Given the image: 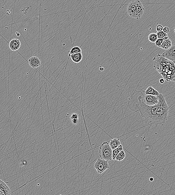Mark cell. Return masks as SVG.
<instances>
[{"instance_id": "9c48e42d", "label": "cell", "mask_w": 175, "mask_h": 195, "mask_svg": "<svg viewBox=\"0 0 175 195\" xmlns=\"http://www.w3.org/2000/svg\"><path fill=\"white\" fill-rule=\"evenodd\" d=\"M136 1V14L137 19H138L143 16L145 11V9L140 0H137Z\"/></svg>"}, {"instance_id": "f1b7e54d", "label": "cell", "mask_w": 175, "mask_h": 195, "mask_svg": "<svg viewBox=\"0 0 175 195\" xmlns=\"http://www.w3.org/2000/svg\"><path fill=\"white\" fill-rule=\"evenodd\" d=\"M150 181H151V182H152V181H153V180H154V179H153V177H150V178L149 179Z\"/></svg>"}, {"instance_id": "4fadbf2b", "label": "cell", "mask_w": 175, "mask_h": 195, "mask_svg": "<svg viewBox=\"0 0 175 195\" xmlns=\"http://www.w3.org/2000/svg\"><path fill=\"white\" fill-rule=\"evenodd\" d=\"M163 41L160 46V48L166 50L170 48L172 46V43L171 41L169 39L168 36L163 38Z\"/></svg>"}, {"instance_id": "7c38bea8", "label": "cell", "mask_w": 175, "mask_h": 195, "mask_svg": "<svg viewBox=\"0 0 175 195\" xmlns=\"http://www.w3.org/2000/svg\"><path fill=\"white\" fill-rule=\"evenodd\" d=\"M21 46L20 41L18 39H14L11 41L9 47L10 49L13 51L18 50Z\"/></svg>"}, {"instance_id": "8fae6325", "label": "cell", "mask_w": 175, "mask_h": 195, "mask_svg": "<svg viewBox=\"0 0 175 195\" xmlns=\"http://www.w3.org/2000/svg\"><path fill=\"white\" fill-rule=\"evenodd\" d=\"M11 192L10 188L4 181L0 180V195H10Z\"/></svg>"}, {"instance_id": "603a6c76", "label": "cell", "mask_w": 175, "mask_h": 195, "mask_svg": "<svg viewBox=\"0 0 175 195\" xmlns=\"http://www.w3.org/2000/svg\"><path fill=\"white\" fill-rule=\"evenodd\" d=\"M163 29V27L161 25H157L156 27V30L157 32L162 31Z\"/></svg>"}, {"instance_id": "7a4b0ae2", "label": "cell", "mask_w": 175, "mask_h": 195, "mask_svg": "<svg viewBox=\"0 0 175 195\" xmlns=\"http://www.w3.org/2000/svg\"><path fill=\"white\" fill-rule=\"evenodd\" d=\"M138 102L136 105V111H138L141 117L145 120L146 124L148 125H155L156 124V112L157 104L153 106H149L146 104L143 100V96L137 98Z\"/></svg>"}, {"instance_id": "484cf974", "label": "cell", "mask_w": 175, "mask_h": 195, "mask_svg": "<svg viewBox=\"0 0 175 195\" xmlns=\"http://www.w3.org/2000/svg\"><path fill=\"white\" fill-rule=\"evenodd\" d=\"M72 122L73 124H78V119H72Z\"/></svg>"}, {"instance_id": "e0dca14e", "label": "cell", "mask_w": 175, "mask_h": 195, "mask_svg": "<svg viewBox=\"0 0 175 195\" xmlns=\"http://www.w3.org/2000/svg\"><path fill=\"white\" fill-rule=\"evenodd\" d=\"M123 150V147L122 145V144H121L120 146H119L116 149L113 150L112 152V160H115V157H116L117 154L119 153V152L120 151H121V150Z\"/></svg>"}, {"instance_id": "f546056e", "label": "cell", "mask_w": 175, "mask_h": 195, "mask_svg": "<svg viewBox=\"0 0 175 195\" xmlns=\"http://www.w3.org/2000/svg\"><path fill=\"white\" fill-rule=\"evenodd\" d=\"M18 34H17V36H20V34H19V33H18Z\"/></svg>"}, {"instance_id": "d4e9b609", "label": "cell", "mask_w": 175, "mask_h": 195, "mask_svg": "<svg viewBox=\"0 0 175 195\" xmlns=\"http://www.w3.org/2000/svg\"><path fill=\"white\" fill-rule=\"evenodd\" d=\"M70 118L71 120L74 119H78V116L76 114L73 113L71 115Z\"/></svg>"}, {"instance_id": "44dd1931", "label": "cell", "mask_w": 175, "mask_h": 195, "mask_svg": "<svg viewBox=\"0 0 175 195\" xmlns=\"http://www.w3.org/2000/svg\"><path fill=\"white\" fill-rule=\"evenodd\" d=\"M156 34L157 35V38H163L165 37L168 36L167 33L164 32L163 31H160V32H157Z\"/></svg>"}, {"instance_id": "9a60e30c", "label": "cell", "mask_w": 175, "mask_h": 195, "mask_svg": "<svg viewBox=\"0 0 175 195\" xmlns=\"http://www.w3.org/2000/svg\"><path fill=\"white\" fill-rule=\"evenodd\" d=\"M71 60L74 62L75 63H79L83 59V55L82 53H76V54H71L70 55Z\"/></svg>"}, {"instance_id": "83f0119b", "label": "cell", "mask_w": 175, "mask_h": 195, "mask_svg": "<svg viewBox=\"0 0 175 195\" xmlns=\"http://www.w3.org/2000/svg\"><path fill=\"white\" fill-rule=\"evenodd\" d=\"M99 70L101 71H103L104 70V68L102 67V66H100L99 68Z\"/></svg>"}, {"instance_id": "ba28073f", "label": "cell", "mask_w": 175, "mask_h": 195, "mask_svg": "<svg viewBox=\"0 0 175 195\" xmlns=\"http://www.w3.org/2000/svg\"><path fill=\"white\" fill-rule=\"evenodd\" d=\"M136 1L130 2L127 8V12L130 17L137 19L136 14Z\"/></svg>"}, {"instance_id": "7402d4cb", "label": "cell", "mask_w": 175, "mask_h": 195, "mask_svg": "<svg viewBox=\"0 0 175 195\" xmlns=\"http://www.w3.org/2000/svg\"><path fill=\"white\" fill-rule=\"evenodd\" d=\"M163 40H164L163 38L157 39L155 43L156 47L160 48V46H161V45L163 42Z\"/></svg>"}, {"instance_id": "5bb4252c", "label": "cell", "mask_w": 175, "mask_h": 195, "mask_svg": "<svg viewBox=\"0 0 175 195\" xmlns=\"http://www.w3.org/2000/svg\"><path fill=\"white\" fill-rule=\"evenodd\" d=\"M109 144L112 149L113 150L118 147L121 144L119 138H114L109 141Z\"/></svg>"}, {"instance_id": "5b68a950", "label": "cell", "mask_w": 175, "mask_h": 195, "mask_svg": "<svg viewBox=\"0 0 175 195\" xmlns=\"http://www.w3.org/2000/svg\"><path fill=\"white\" fill-rule=\"evenodd\" d=\"M94 167L98 174H102L109 168L108 161L98 158L94 164Z\"/></svg>"}, {"instance_id": "d6986e66", "label": "cell", "mask_w": 175, "mask_h": 195, "mask_svg": "<svg viewBox=\"0 0 175 195\" xmlns=\"http://www.w3.org/2000/svg\"><path fill=\"white\" fill-rule=\"evenodd\" d=\"M81 53V49L80 47L78 46H75L73 47L70 51L69 55L71 54H76V53Z\"/></svg>"}, {"instance_id": "4316f807", "label": "cell", "mask_w": 175, "mask_h": 195, "mask_svg": "<svg viewBox=\"0 0 175 195\" xmlns=\"http://www.w3.org/2000/svg\"><path fill=\"white\" fill-rule=\"evenodd\" d=\"M159 83L160 84H163L165 82V80L163 78L160 79L159 80Z\"/></svg>"}, {"instance_id": "ac0fdd59", "label": "cell", "mask_w": 175, "mask_h": 195, "mask_svg": "<svg viewBox=\"0 0 175 195\" xmlns=\"http://www.w3.org/2000/svg\"><path fill=\"white\" fill-rule=\"evenodd\" d=\"M126 154L124 150H121L119 152L115 157V160L121 161L124 160L125 158Z\"/></svg>"}, {"instance_id": "30bf717a", "label": "cell", "mask_w": 175, "mask_h": 195, "mask_svg": "<svg viewBox=\"0 0 175 195\" xmlns=\"http://www.w3.org/2000/svg\"><path fill=\"white\" fill-rule=\"evenodd\" d=\"M28 61L30 66L34 69L38 68L41 64L40 60L36 56H32L30 57Z\"/></svg>"}, {"instance_id": "6da1fadb", "label": "cell", "mask_w": 175, "mask_h": 195, "mask_svg": "<svg viewBox=\"0 0 175 195\" xmlns=\"http://www.w3.org/2000/svg\"><path fill=\"white\" fill-rule=\"evenodd\" d=\"M153 67L167 82H175V62L165 58L160 54L153 59Z\"/></svg>"}, {"instance_id": "ffe728a7", "label": "cell", "mask_w": 175, "mask_h": 195, "mask_svg": "<svg viewBox=\"0 0 175 195\" xmlns=\"http://www.w3.org/2000/svg\"><path fill=\"white\" fill-rule=\"evenodd\" d=\"M157 39V35L155 33H151L148 36V40L152 43H155Z\"/></svg>"}, {"instance_id": "2e32d148", "label": "cell", "mask_w": 175, "mask_h": 195, "mask_svg": "<svg viewBox=\"0 0 175 195\" xmlns=\"http://www.w3.org/2000/svg\"><path fill=\"white\" fill-rule=\"evenodd\" d=\"M144 93L146 95H150L156 96H157L159 94V92L151 86H149L144 92Z\"/></svg>"}, {"instance_id": "3957f363", "label": "cell", "mask_w": 175, "mask_h": 195, "mask_svg": "<svg viewBox=\"0 0 175 195\" xmlns=\"http://www.w3.org/2000/svg\"><path fill=\"white\" fill-rule=\"evenodd\" d=\"M157 97L158 102L156 112V126L163 125L166 123L168 117L169 111V107L166 103L165 96L159 94Z\"/></svg>"}, {"instance_id": "cb8c5ba5", "label": "cell", "mask_w": 175, "mask_h": 195, "mask_svg": "<svg viewBox=\"0 0 175 195\" xmlns=\"http://www.w3.org/2000/svg\"><path fill=\"white\" fill-rule=\"evenodd\" d=\"M162 31H163L164 32L167 33H168L169 32L170 30H169V28L168 27H163V29Z\"/></svg>"}, {"instance_id": "8992f818", "label": "cell", "mask_w": 175, "mask_h": 195, "mask_svg": "<svg viewBox=\"0 0 175 195\" xmlns=\"http://www.w3.org/2000/svg\"><path fill=\"white\" fill-rule=\"evenodd\" d=\"M143 98L144 103L149 106H153L156 105L158 103V99L157 96L150 95H144L143 94Z\"/></svg>"}, {"instance_id": "52a82bcc", "label": "cell", "mask_w": 175, "mask_h": 195, "mask_svg": "<svg viewBox=\"0 0 175 195\" xmlns=\"http://www.w3.org/2000/svg\"><path fill=\"white\" fill-rule=\"evenodd\" d=\"M163 57L168 60L172 62L175 61V46H172L170 48L166 50L162 54Z\"/></svg>"}, {"instance_id": "277c9868", "label": "cell", "mask_w": 175, "mask_h": 195, "mask_svg": "<svg viewBox=\"0 0 175 195\" xmlns=\"http://www.w3.org/2000/svg\"><path fill=\"white\" fill-rule=\"evenodd\" d=\"M112 150L108 142H103L100 146L99 155L100 158L106 160H112Z\"/></svg>"}]
</instances>
